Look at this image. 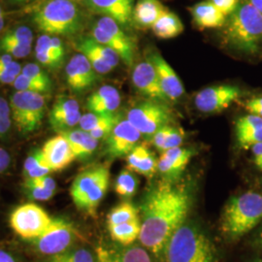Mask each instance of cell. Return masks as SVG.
<instances>
[{"label": "cell", "instance_id": "cell-1", "mask_svg": "<svg viewBox=\"0 0 262 262\" xmlns=\"http://www.w3.org/2000/svg\"><path fill=\"white\" fill-rule=\"evenodd\" d=\"M191 193L185 185L161 182L150 187L141 203L142 246L155 257L164 255L171 236L186 222Z\"/></svg>", "mask_w": 262, "mask_h": 262}, {"label": "cell", "instance_id": "cell-2", "mask_svg": "<svg viewBox=\"0 0 262 262\" xmlns=\"http://www.w3.org/2000/svg\"><path fill=\"white\" fill-rule=\"evenodd\" d=\"M223 28V42L227 47L248 55L261 51L262 14L248 0L240 1Z\"/></svg>", "mask_w": 262, "mask_h": 262}, {"label": "cell", "instance_id": "cell-3", "mask_svg": "<svg viewBox=\"0 0 262 262\" xmlns=\"http://www.w3.org/2000/svg\"><path fill=\"white\" fill-rule=\"evenodd\" d=\"M164 256L166 262H217L211 239L198 225L187 222L171 236Z\"/></svg>", "mask_w": 262, "mask_h": 262}, {"label": "cell", "instance_id": "cell-4", "mask_svg": "<svg viewBox=\"0 0 262 262\" xmlns=\"http://www.w3.org/2000/svg\"><path fill=\"white\" fill-rule=\"evenodd\" d=\"M262 221V194L248 191L231 197L225 204L221 231L226 240L237 241Z\"/></svg>", "mask_w": 262, "mask_h": 262}, {"label": "cell", "instance_id": "cell-5", "mask_svg": "<svg viewBox=\"0 0 262 262\" xmlns=\"http://www.w3.org/2000/svg\"><path fill=\"white\" fill-rule=\"evenodd\" d=\"M110 184V170L107 165L97 164L84 169L74 179L70 195L75 206L94 216Z\"/></svg>", "mask_w": 262, "mask_h": 262}, {"label": "cell", "instance_id": "cell-6", "mask_svg": "<svg viewBox=\"0 0 262 262\" xmlns=\"http://www.w3.org/2000/svg\"><path fill=\"white\" fill-rule=\"evenodd\" d=\"M33 20L39 30L53 35H72L82 28L81 11L72 0H50Z\"/></svg>", "mask_w": 262, "mask_h": 262}, {"label": "cell", "instance_id": "cell-7", "mask_svg": "<svg viewBox=\"0 0 262 262\" xmlns=\"http://www.w3.org/2000/svg\"><path fill=\"white\" fill-rule=\"evenodd\" d=\"M126 119L145 137L150 140L155 133L174 121V113L168 105L148 99L131 107Z\"/></svg>", "mask_w": 262, "mask_h": 262}, {"label": "cell", "instance_id": "cell-8", "mask_svg": "<svg viewBox=\"0 0 262 262\" xmlns=\"http://www.w3.org/2000/svg\"><path fill=\"white\" fill-rule=\"evenodd\" d=\"M45 99L40 93L18 91L10 99L12 119L21 133L37 130L45 114Z\"/></svg>", "mask_w": 262, "mask_h": 262}, {"label": "cell", "instance_id": "cell-9", "mask_svg": "<svg viewBox=\"0 0 262 262\" xmlns=\"http://www.w3.org/2000/svg\"><path fill=\"white\" fill-rule=\"evenodd\" d=\"M52 222L53 217L42 207L34 203L17 207L10 215V225L14 232L27 240L37 239Z\"/></svg>", "mask_w": 262, "mask_h": 262}, {"label": "cell", "instance_id": "cell-10", "mask_svg": "<svg viewBox=\"0 0 262 262\" xmlns=\"http://www.w3.org/2000/svg\"><path fill=\"white\" fill-rule=\"evenodd\" d=\"M75 237V228L71 223L63 219H53L52 224L34 241L40 253L56 255L66 252Z\"/></svg>", "mask_w": 262, "mask_h": 262}, {"label": "cell", "instance_id": "cell-11", "mask_svg": "<svg viewBox=\"0 0 262 262\" xmlns=\"http://www.w3.org/2000/svg\"><path fill=\"white\" fill-rule=\"evenodd\" d=\"M240 96V90L229 84L210 86L199 92L195 96L194 104L202 113L214 114L224 111Z\"/></svg>", "mask_w": 262, "mask_h": 262}, {"label": "cell", "instance_id": "cell-12", "mask_svg": "<svg viewBox=\"0 0 262 262\" xmlns=\"http://www.w3.org/2000/svg\"><path fill=\"white\" fill-rule=\"evenodd\" d=\"M141 138L142 134L127 119H121L106 138V151L113 159L126 158L139 144Z\"/></svg>", "mask_w": 262, "mask_h": 262}, {"label": "cell", "instance_id": "cell-13", "mask_svg": "<svg viewBox=\"0 0 262 262\" xmlns=\"http://www.w3.org/2000/svg\"><path fill=\"white\" fill-rule=\"evenodd\" d=\"M132 82L141 94L149 99L164 103L170 101L161 88L157 70L150 59L148 61H142L135 66L132 72Z\"/></svg>", "mask_w": 262, "mask_h": 262}, {"label": "cell", "instance_id": "cell-14", "mask_svg": "<svg viewBox=\"0 0 262 262\" xmlns=\"http://www.w3.org/2000/svg\"><path fill=\"white\" fill-rule=\"evenodd\" d=\"M82 114L78 101L66 95L58 96L53 105L50 114L49 121L52 128L57 132L71 130L79 124Z\"/></svg>", "mask_w": 262, "mask_h": 262}, {"label": "cell", "instance_id": "cell-15", "mask_svg": "<svg viewBox=\"0 0 262 262\" xmlns=\"http://www.w3.org/2000/svg\"><path fill=\"white\" fill-rule=\"evenodd\" d=\"M195 151L192 149L173 148L161 152L158 163V172L168 183H177Z\"/></svg>", "mask_w": 262, "mask_h": 262}, {"label": "cell", "instance_id": "cell-16", "mask_svg": "<svg viewBox=\"0 0 262 262\" xmlns=\"http://www.w3.org/2000/svg\"><path fill=\"white\" fill-rule=\"evenodd\" d=\"M95 73L97 72L86 56L79 53L72 56L66 66V82L72 91L82 93L95 84L97 80Z\"/></svg>", "mask_w": 262, "mask_h": 262}, {"label": "cell", "instance_id": "cell-17", "mask_svg": "<svg viewBox=\"0 0 262 262\" xmlns=\"http://www.w3.org/2000/svg\"><path fill=\"white\" fill-rule=\"evenodd\" d=\"M41 150L52 171H61L76 159L68 141L60 133L49 139Z\"/></svg>", "mask_w": 262, "mask_h": 262}, {"label": "cell", "instance_id": "cell-18", "mask_svg": "<svg viewBox=\"0 0 262 262\" xmlns=\"http://www.w3.org/2000/svg\"><path fill=\"white\" fill-rule=\"evenodd\" d=\"M86 5L94 13L115 19L121 26H127L133 19L134 0H86Z\"/></svg>", "mask_w": 262, "mask_h": 262}, {"label": "cell", "instance_id": "cell-19", "mask_svg": "<svg viewBox=\"0 0 262 262\" xmlns=\"http://www.w3.org/2000/svg\"><path fill=\"white\" fill-rule=\"evenodd\" d=\"M150 60L157 70L161 88L169 100H178L185 93V88L174 69L158 53L151 54Z\"/></svg>", "mask_w": 262, "mask_h": 262}, {"label": "cell", "instance_id": "cell-20", "mask_svg": "<svg viewBox=\"0 0 262 262\" xmlns=\"http://www.w3.org/2000/svg\"><path fill=\"white\" fill-rule=\"evenodd\" d=\"M121 105V94L112 85H103L86 100V109L89 112L100 115H112Z\"/></svg>", "mask_w": 262, "mask_h": 262}, {"label": "cell", "instance_id": "cell-21", "mask_svg": "<svg viewBox=\"0 0 262 262\" xmlns=\"http://www.w3.org/2000/svg\"><path fill=\"white\" fill-rule=\"evenodd\" d=\"M95 262H151V258L144 247L130 245L118 249L100 247Z\"/></svg>", "mask_w": 262, "mask_h": 262}, {"label": "cell", "instance_id": "cell-22", "mask_svg": "<svg viewBox=\"0 0 262 262\" xmlns=\"http://www.w3.org/2000/svg\"><path fill=\"white\" fill-rule=\"evenodd\" d=\"M127 169L151 178L158 172L159 159L145 145L138 144L126 157Z\"/></svg>", "mask_w": 262, "mask_h": 262}, {"label": "cell", "instance_id": "cell-23", "mask_svg": "<svg viewBox=\"0 0 262 262\" xmlns=\"http://www.w3.org/2000/svg\"><path fill=\"white\" fill-rule=\"evenodd\" d=\"M193 21L198 28H217L225 26L226 16L211 1H202L190 8Z\"/></svg>", "mask_w": 262, "mask_h": 262}, {"label": "cell", "instance_id": "cell-24", "mask_svg": "<svg viewBox=\"0 0 262 262\" xmlns=\"http://www.w3.org/2000/svg\"><path fill=\"white\" fill-rule=\"evenodd\" d=\"M68 141L71 149L75 155L76 159H86L94 154L98 146V140L86 131L67 130L60 132Z\"/></svg>", "mask_w": 262, "mask_h": 262}, {"label": "cell", "instance_id": "cell-25", "mask_svg": "<svg viewBox=\"0 0 262 262\" xmlns=\"http://www.w3.org/2000/svg\"><path fill=\"white\" fill-rule=\"evenodd\" d=\"M165 10L159 0H138L133 9V21L140 28H151Z\"/></svg>", "mask_w": 262, "mask_h": 262}, {"label": "cell", "instance_id": "cell-26", "mask_svg": "<svg viewBox=\"0 0 262 262\" xmlns=\"http://www.w3.org/2000/svg\"><path fill=\"white\" fill-rule=\"evenodd\" d=\"M151 29L156 36L161 39H171L177 37L184 31V25L175 13L165 10L152 25Z\"/></svg>", "mask_w": 262, "mask_h": 262}, {"label": "cell", "instance_id": "cell-27", "mask_svg": "<svg viewBox=\"0 0 262 262\" xmlns=\"http://www.w3.org/2000/svg\"><path fill=\"white\" fill-rule=\"evenodd\" d=\"M113 240L122 246H130L139 239L141 232V223L139 219L121 225L108 226Z\"/></svg>", "mask_w": 262, "mask_h": 262}, {"label": "cell", "instance_id": "cell-28", "mask_svg": "<svg viewBox=\"0 0 262 262\" xmlns=\"http://www.w3.org/2000/svg\"><path fill=\"white\" fill-rule=\"evenodd\" d=\"M24 172L28 179L39 178L52 172L42 150H35L28 156L24 164Z\"/></svg>", "mask_w": 262, "mask_h": 262}, {"label": "cell", "instance_id": "cell-29", "mask_svg": "<svg viewBox=\"0 0 262 262\" xmlns=\"http://www.w3.org/2000/svg\"><path fill=\"white\" fill-rule=\"evenodd\" d=\"M96 26L102 28L104 31L109 33L114 39H116L118 42H120L124 47L127 48L132 52H135V43L132 38L129 37L115 19H111L109 17H101L97 20Z\"/></svg>", "mask_w": 262, "mask_h": 262}, {"label": "cell", "instance_id": "cell-30", "mask_svg": "<svg viewBox=\"0 0 262 262\" xmlns=\"http://www.w3.org/2000/svg\"><path fill=\"white\" fill-rule=\"evenodd\" d=\"M136 219H139L137 208L129 201H123L110 211L107 216V223L108 226H111L128 223Z\"/></svg>", "mask_w": 262, "mask_h": 262}, {"label": "cell", "instance_id": "cell-31", "mask_svg": "<svg viewBox=\"0 0 262 262\" xmlns=\"http://www.w3.org/2000/svg\"><path fill=\"white\" fill-rule=\"evenodd\" d=\"M138 188V179L133 175L132 171L125 169L119 174L115 182L116 193L123 199H129L133 196Z\"/></svg>", "mask_w": 262, "mask_h": 262}, {"label": "cell", "instance_id": "cell-32", "mask_svg": "<svg viewBox=\"0 0 262 262\" xmlns=\"http://www.w3.org/2000/svg\"><path fill=\"white\" fill-rule=\"evenodd\" d=\"M77 44L82 45L84 47L90 49L91 51H93L97 56H100L103 60H105L108 64L112 66L113 68L117 67L120 62L121 57L114 50H112L111 48L105 46L103 44L98 43L93 37L81 39L80 41L77 42Z\"/></svg>", "mask_w": 262, "mask_h": 262}, {"label": "cell", "instance_id": "cell-33", "mask_svg": "<svg viewBox=\"0 0 262 262\" xmlns=\"http://www.w3.org/2000/svg\"><path fill=\"white\" fill-rule=\"evenodd\" d=\"M121 120L120 116L118 115H100V114H95V113L89 112L84 115H82L81 120L79 122L80 128L82 130L90 132L94 130L97 127L103 126L106 124L110 123H116Z\"/></svg>", "mask_w": 262, "mask_h": 262}, {"label": "cell", "instance_id": "cell-34", "mask_svg": "<svg viewBox=\"0 0 262 262\" xmlns=\"http://www.w3.org/2000/svg\"><path fill=\"white\" fill-rule=\"evenodd\" d=\"M50 262H95V258L90 251L79 249L53 255Z\"/></svg>", "mask_w": 262, "mask_h": 262}, {"label": "cell", "instance_id": "cell-35", "mask_svg": "<svg viewBox=\"0 0 262 262\" xmlns=\"http://www.w3.org/2000/svg\"><path fill=\"white\" fill-rule=\"evenodd\" d=\"M76 48L81 54H83V55L86 56V58L90 60L91 64L94 67V70L98 74H107L114 69L112 66L108 64L100 56H97L95 53L91 51L90 49L84 47L82 45H79V44H76Z\"/></svg>", "mask_w": 262, "mask_h": 262}, {"label": "cell", "instance_id": "cell-36", "mask_svg": "<svg viewBox=\"0 0 262 262\" xmlns=\"http://www.w3.org/2000/svg\"><path fill=\"white\" fill-rule=\"evenodd\" d=\"M21 73L29 77L34 82L43 85L45 89H47L48 92L51 90L52 83H51V80H50L49 76L37 64L28 63L23 68Z\"/></svg>", "mask_w": 262, "mask_h": 262}, {"label": "cell", "instance_id": "cell-37", "mask_svg": "<svg viewBox=\"0 0 262 262\" xmlns=\"http://www.w3.org/2000/svg\"><path fill=\"white\" fill-rule=\"evenodd\" d=\"M1 39L21 45H31L33 41V33L28 27H19L16 29L10 30Z\"/></svg>", "mask_w": 262, "mask_h": 262}, {"label": "cell", "instance_id": "cell-38", "mask_svg": "<svg viewBox=\"0 0 262 262\" xmlns=\"http://www.w3.org/2000/svg\"><path fill=\"white\" fill-rule=\"evenodd\" d=\"M237 142L240 148L248 150L252 148L255 144L262 142V127L253 129V130L237 133L236 134Z\"/></svg>", "mask_w": 262, "mask_h": 262}, {"label": "cell", "instance_id": "cell-39", "mask_svg": "<svg viewBox=\"0 0 262 262\" xmlns=\"http://www.w3.org/2000/svg\"><path fill=\"white\" fill-rule=\"evenodd\" d=\"M0 51L15 57H25L31 52V45H21L0 39Z\"/></svg>", "mask_w": 262, "mask_h": 262}, {"label": "cell", "instance_id": "cell-40", "mask_svg": "<svg viewBox=\"0 0 262 262\" xmlns=\"http://www.w3.org/2000/svg\"><path fill=\"white\" fill-rule=\"evenodd\" d=\"M13 85L16 90L21 91V92H35V93H47V89H45L43 85L38 84L31 80L29 77H28L23 73H20L17 79L14 81Z\"/></svg>", "mask_w": 262, "mask_h": 262}, {"label": "cell", "instance_id": "cell-41", "mask_svg": "<svg viewBox=\"0 0 262 262\" xmlns=\"http://www.w3.org/2000/svg\"><path fill=\"white\" fill-rule=\"evenodd\" d=\"M260 127H262V118L252 114L239 118L235 123L236 134L257 129Z\"/></svg>", "mask_w": 262, "mask_h": 262}, {"label": "cell", "instance_id": "cell-42", "mask_svg": "<svg viewBox=\"0 0 262 262\" xmlns=\"http://www.w3.org/2000/svg\"><path fill=\"white\" fill-rule=\"evenodd\" d=\"M25 187L27 189V192L29 197H31L34 200H38V201H48L55 194V191H52L45 187L36 185L29 179H27V181L25 183Z\"/></svg>", "mask_w": 262, "mask_h": 262}, {"label": "cell", "instance_id": "cell-43", "mask_svg": "<svg viewBox=\"0 0 262 262\" xmlns=\"http://www.w3.org/2000/svg\"><path fill=\"white\" fill-rule=\"evenodd\" d=\"M184 137H185V134L182 129L172 125L166 138L162 143V146H161L159 151L163 152L165 150H170L173 148L181 147V145L183 144V141H184Z\"/></svg>", "mask_w": 262, "mask_h": 262}, {"label": "cell", "instance_id": "cell-44", "mask_svg": "<svg viewBox=\"0 0 262 262\" xmlns=\"http://www.w3.org/2000/svg\"><path fill=\"white\" fill-rule=\"evenodd\" d=\"M226 17L231 15L240 4L241 0H209Z\"/></svg>", "mask_w": 262, "mask_h": 262}, {"label": "cell", "instance_id": "cell-45", "mask_svg": "<svg viewBox=\"0 0 262 262\" xmlns=\"http://www.w3.org/2000/svg\"><path fill=\"white\" fill-rule=\"evenodd\" d=\"M245 108L250 114L262 118V97H255L248 100L245 103Z\"/></svg>", "mask_w": 262, "mask_h": 262}, {"label": "cell", "instance_id": "cell-46", "mask_svg": "<svg viewBox=\"0 0 262 262\" xmlns=\"http://www.w3.org/2000/svg\"><path fill=\"white\" fill-rule=\"evenodd\" d=\"M30 181H32L34 184L39 185L41 187H45L47 189H50L52 191H55L56 190V181L53 178H51L50 176H42V177H39V178L29 179Z\"/></svg>", "mask_w": 262, "mask_h": 262}, {"label": "cell", "instance_id": "cell-47", "mask_svg": "<svg viewBox=\"0 0 262 262\" xmlns=\"http://www.w3.org/2000/svg\"><path fill=\"white\" fill-rule=\"evenodd\" d=\"M51 46L53 51L55 52L56 56L62 61L64 58V47L62 44V41L58 37L51 38Z\"/></svg>", "mask_w": 262, "mask_h": 262}, {"label": "cell", "instance_id": "cell-48", "mask_svg": "<svg viewBox=\"0 0 262 262\" xmlns=\"http://www.w3.org/2000/svg\"><path fill=\"white\" fill-rule=\"evenodd\" d=\"M253 154V162L255 166L262 171V142L255 144L252 147Z\"/></svg>", "mask_w": 262, "mask_h": 262}, {"label": "cell", "instance_id": "cell-49", "mask_svg": "<svg viewBox=\"0 0 262 262\" xmlns=\"http://www.w3.org/2000/svg\"><path fill=\"white\" fill-rule=\"evenodd\" d=\"M18 76V74L7 69H0V83L13 84Z\"/></svg>", "mask_w": 262, "mask_h": 262}, {"label": "cell", "instance_id": "cell-50", "mask_svg": "<svg viewBox=\"0 0 262 262\" xmlns=\"http://www.w3.org/2000/svg\"><path fill=\"white\" fill-rule=\"evenodd\" d=\"M10 163H11V157L9 152L0 148V174L8 169Z\"/></svg>", "mask_w": 262, "mask_h": 262}, {"label": "cell", "instance_id": "cell-51", "mask_svg": "<svg viewBox=\"0 0 262 262\" xmlns=\"http://www.w3.org/2000/svg\"><path fill=\"white\" fill-rule=\"evenodd\" d=\"M11 116V108L10 104L6 99L0 96V118L2 117H10Z\"/></svg>", "mask_w": 262, "mask_h": 262}, {"label": "cell", "instance_id": "cell-52", "mask_svg": "<svg viewBox=\"0 0 262 262\" xmlns=\"http://www.w3.org/2000/svg\"><path fill=\"white\" fill-rule=\"evenodd\" d=\"M10 127H11V118L10 117L0 118V135L7 133L9 131Z\"/></svg>", "mask_w": 262, "mask_h": 262}, {"label": "cell", "instance_id": "cell-53", "mask_svg": "<svg viewBox=\"0 0 262 262\" xmlns=\"http://www.w3.org/2000/svg\"><path fill=\"white\" fill-rule=\"evenodd\" d=\"M13 56H10L8 54H5L0 56V69H7L10 63L13 61Z\"/></svg>", "mask_w": 262, "mask_h": 262}, {"label": "cell", "instance_id": "cell-54", "mask_svg": "<svg viewBox=\"0 0 262 262\" xmlns=\"http://www.w3.org/2000/svg\"><path fill=\"white\" fill-rule=\"evenodd\" d=\"M0 262H17L9 253L0 250Z\"/></svg>", "mask_w": 262, "mask_h": 262}, {"label": "cell", "instance_id": "cell-55", "mask_svg": "<svg viewBox=\"0 0 262 262\" xmlns=\"http://www.w3.org/2000/svg\"><path fill=\"white\" fill-rule=\"evenodd\" d=\"M262 14V0H248Z\"/></svg>", "mask_w": 262, "mask_h": 262}, {"label": "cell", "instance_id": "cell-56", "mask_svg": "<svg viewBox=\"0 0 262 262\" xmlns=\"http://www.w3.org/2000/svg\"><path fill=\"white\" fill-rule=\"evenodd\" d=\"M255 246L262 251V230L261 232L255 238Z\"/></svg>", "mask_w": 262, "mask_h": 262}, {"label": "cell", "instance_id": "cell-57", "mask_svg": "<svg viewBox=\"0 0 262 262\" xmlns=\"http://www.w3.org/2000/svg\"><path fill=\"white\" fill-rule=\"evenodd\" d=\"M6 15H7V13L2 9V7L0 6V19H5Z\"/></svg>", "mask_w": 262, "mask_h": 262}, {"label": "cell", "instance_id": "cell-58", "mask_svg": "<svg viewBox=\"0 0 262 262\" xmlns=\"http://www.w3.org/2000/svg\"><path fill=\"white\" fill-rule=\"evenodd\" d=\"M4 28V19H0V31Z\"/></svg>", "mask_w": 262, "mask_h": 262}, {"label": "cell", "instance_id": "cell-59", "mask_svg": "<svg viewBox=\"0 0 262 262\" xmlns=\"http://www.w3.org/2000/svg\"><path fill=\"white\" fill-rule=\"evenodd\" d=\"M253 262H262V259H256V260H254Z\"/></svg>", "mask_w": 262, "mask_h": 262}, {"label": "cell", "instance_id": "cell-60", "mask_svg": "<svg viewBox=\"0 0 262 262\" xmlns=\"http://www.w3.org/2000/svg\"><path fill=\"white\" fill-rule=\"evenodd\" d=\"M13 1H15V2H23V0H13Z\"/></svg>", "mask_w": 262, "mask_h": 262}, {"label": "cell", "instance_id": "cell-61", "mask_svg": "<svg viewBox=\"0 0 262 262\" xmlns=\"http://www.w3.org/2000/svg\"><path fill=\"white\" fill-rule=\"evenodd\" d=\"M27 1H30V0H23V2H27Z\"/></svg>", "mask_w": 262, "mask_h": 262}, {"label": "cell", "instance_id": "cell-62", "mask_svg": "<svg viewBox=\"0 0 262 262\" xmlns=\"http://www.w3.org/2000/svg\"><path fill=\"white\" fill-rule=\"evenodd\" d=\"M72 1H79V0H72Z\"/></svg>", "mask_w": 262, "mask_h": 262}]
</instances>
